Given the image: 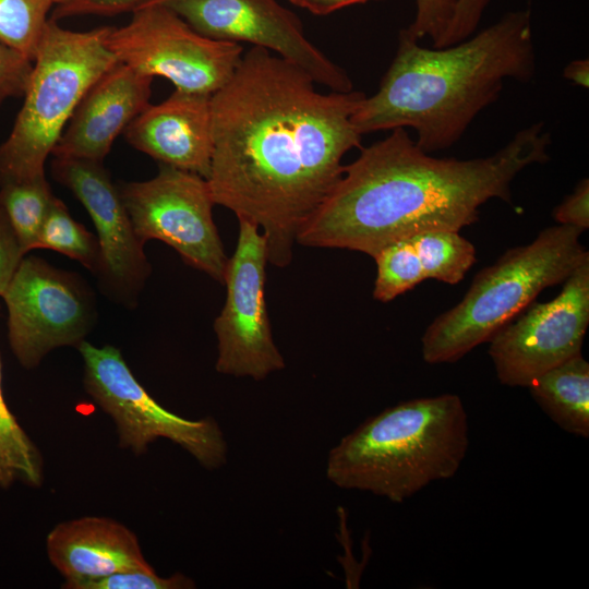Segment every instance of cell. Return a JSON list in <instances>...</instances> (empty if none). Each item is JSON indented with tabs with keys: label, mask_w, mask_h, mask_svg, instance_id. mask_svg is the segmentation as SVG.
Returning <instances> with one entry per match:
<instances>
[{
	"label": "cell",
	"mask_w": 589,
	"mask_h": 589,
	"mask_svg": "<svg viewBox=\"0 0 589 589\" xmlns=\"http://www.w3.org/2000/svg\"><path fill=\"white\" fill-rule=\"evenodd\" d=\"M304 71L252 46L212 95L215 205L262 229L268 262L285 267L297 237L361 148L351 117L359 91L321 93Z\"/></svg>",
	"instance_id": "1"
},
{
	"label": "cell",
	"mask_w": 589,
	"mask_h": 589,
	"mask_svg": "<svg viewBox=\"0 0 589 589\" xmlns=\"http://www.w3.org/2000/svg\"><path fill=\"white\" fill-rule=\"evenodd\" d=\"M543 122L520 129L503 147L472 159L437 158L407 130L361 147L300 230L308 247L348 249L372 257L389 243L433 230L459 231L492 199L510 203V184L525 168L549 161Z\"/></svg>",
	"instance_id": "2"
},
{
	"label": "cell",
	"mask_w": 589,
	"mask_h": 589,
	"mask_svg": "<svg viewBox=\"0 0 589 589\" xmlns=\"http://www.w3.org/2000/svg\"><path fill=\"white\" fill-rule=\"evenodd\" d=\"M536 50L529 9L505 13L476 35L426 48L399 31L397 50L377 91L351 117L361 134L411 128L426 153L455 145L495 103L507 80L530 82Z\"/></svg>",
	"instance_id": "3"
},
{
	"label": "cell",
	"mask_w": 589,
	"mask_h": 589,
	"mask_svg": "<svg viewBox=\"0 0 589 589\" xmlns=\"http://www.w3.org/2000/svg\"><path fill=\"white\" fill-rule=\"evenodd\" d=\"M469 446L459 396L416 398L366 419L328 453L326 477L336 486L402 503L456 474Z\"/></svg>",
	"instance_id": "4"
},
{
	"label": "cell",
	"mask_w": 589,
	"mask_h": 589,
	"mask_svg": "<svg viewBox=\"0 0 589 589\" xmlns=\"http://www.w3.org/2000/svg\"><path fill=\"white\" fill-rule=\"evenodd\" d=\"M584 231L568 225L548 227L521 247L507 250L474 276L460 302L438 315L422 336L429 364L453 363L490 339L545 288L564 283L589 252Z\"/></svg>",
	"instance_id": "5"
},
{
	"label": "cell",
	"mask_w": 589,
	"mask_h": 589,
	"mask_svg": "<svg viewBox=\"0 0 589 589\" xmlns=\"http://www.w3.org/2000/svg\"><path fill=\"white\" fill-rule=\"evenodd\" d=\"M111 26L71 31L45 25L24 103L0 144V184L45 176V164L88 88L119 61L106 45Z\"/></svg>",
	"instance_id": "6"
},
{
	"label": "cell",
	"mask_w": 589,
	"mask_h": 589,
	"mask_svg": "<svg viewBox=\"0 0 589 589\" xmlns=\"http://www.w3.org/2000/svg\"><path fill=\"white\" fill-rule=\"evenodd\" d=\"M83 360V386L115 422L118 445L142 455L157 438H167L191 454L204 468L227 462L228 446L213 418L189 420L160 406L139 383L113 346L77 347Z\"/></svg>",
	"instance_id": "7"
},
{
	"label": "cell",
	"mask_w": 589,
	"mask_h": 589,
	"mask_svg": "<svg viewBox=\"0 0 589 589\" xmlns=\"http://www.w3.org/2000/svg\"><path fill=\"white\" fill-rule=\"evenodd\" d=\"M106 45L119 62L144 75L207 95L230 80L243 55L239 43L200 34L159 2L137 8L127 25L111 27Z\"/></svg>",
	"instance_id": "8"
},
{
	"label": "cell",
	"mask_w": 589,
	"mask_h": 589,
	"mask_svg": "<svg viewBox=\"0 0 589 589\" xmlns=\"http://www.w3.org/2000/svg\"><path fill=\"white\" fill-rule=\"evenodd\" d=\"M1 297L11 350L28 370L56 348H77L97 318L95 296L86 281L35 255L23 257Z\"/></svg>",
	"instance_id": "9"
},
{
	"label": "cell",
	"mask_w": 589,
	"mask_h": 589,
	"mask_svg": "<svg viewBox=\"0 0 589 589\" xmlns=\"http://www.w3.org/2000/svg\"><path fill=\"white\" fill-rule=\"evenodd\" d=\"M137 238L171 247L188 265L224 284L229 257L213 219L207 180L159 164L145 181L117 183Z\"/></svg>",
	"instance_id": "10"
},
{
	"label": "cell",
	"mask_w": 589,
	"mask_h": 589,
	"mask_svg": "<svg viewBox=\"0 0 589 589\" xmlns=\"http://www.w3.org/2000/svg\"><path fill=\"white\" fill-rule=\"evenodd\" d=\"M267 262L264 233L256 225L239 220L237 247L224 279L226 300L214 322L215 368L220 374L261 381L285 368L273 340L264 298Z\"/></svg>",
	"instance_id": "11"
},
{
	"label": "cell",
	"mask_w": 589,
	"mask_h": 589,
	"mask_svg": "<svg viewBox=\"0 0 589 589\" xmlns=\"http://www.w3.org/2000/svg\"><path fill=\"white\" fill-rule=\"evenodd\" d=\"M491 339L489 354L498 381L528 387L550 369L580 354L589 325V257L551 301L530 303Z\"/></svg>",
	"instance_id": "12"
},
{
	"label": "cell",
	"mask_w": 589,
	"mask_h": 589,
	"mask_svg": "<svg viewBox=\"0 0 589 589\" xmlns=\"http://www.w3.org/2000/svg\"><path fill=\"white\" fill-rule=\"evenodd\" d=\"M200 34L226 41L250 43L294 64L316 84L334 92H350L347 72L304 35L298 16L276 0H153ZM149 3V2H148Z\"/></svg>",
	"instance_id": "13"
},
{
	"label": "cell",
	"mask_w": 589,
	"mask_h": 589,
	"mask_svg": "<svg viewBox=\"0 0 589 589\" xmlns=\"http://www.w3.org/2000/svg\"><path fill=\"white\" fill-rule=\"evenodd\" d=\"M51 172L82 203L94 223L99 244L96 276L103 294L117 304L134 309L152 266L117 183L103 161L53 157Z\"/></svg>",
	"instance_id": "14"
},
{
	"label": "cell",
	"mask_w": 589,
	"mask_h": 589,
	"mask_svg": "<svg viewBox=\"0 0 589 589\" xmlns=\"http://www.w3.org/2000/svg\"><path fill=\"white\" fill-rule=\"evenodd\" d=\"M151 76L118 62L88 88L52 151L56 158L103 161L151 103Z\"/></svg>",
	"instance_id": "15"
},
{
	"label": "cell",
	"mask_w": 589,
	"mask_h": 589,
	"mask_svg": "<svg viewBox=\"0 0 589 589\" xmlns=\"http://www.w3.org/2000/svg\"><path fill=\"white\" fill-rule=\"evenodd\" d=\"M125 141L159 164L207 179L214 151L212 95L175 91L127 127Z\"/></svg>",
	"instance_id": "16"
},
{
	"label": "cell",
	"mask_w": 589,
	"mask_h": 589,
	"mask_svg": "<svg viewBox=\"0 0 589 589\" xmlns=\"http://www.w3.org/2000/svg\"><path fill=\"white\" fill-rule=\"evenodd\" d=\"M46 550L65 589L121 572L154 570L135 533L107 517L85 516L56 525Z\"/></svg>",
	"instance_id": "17"
},
{
	"label": "cell",
	"mask_w": 589,
	"mask_h": 589,
	"mask_svg": "<svg viewBox=\"0 0 589 589\" xmlns=\"http://www.w3.org/2000/svg\"><path fill=\"white\" fill-rule=\"evenodd\" d=\"M532 398L562 430L589 436V363L577 354L538 376L528 386Z\"/></svg>",
	"instance_id": "18"
},
{
	"label": "cell",
	"mask_w": 589,
	"mask_h": 589,
	"mask_svg": "<svg viewBox=\"0 0 589 589\" xmlns=\"http://www.w3.org/2000/svg\"><path fill=\"white\" fill-rule=\"evenodd\" d=\"M55 199L46 176L0 184V206L25 254L35 250L37 238Z\"/></svg>",
	"instance_id": "19"
},
{
	"label": "cell",
	"mask_w": 589,
	"mask_h": 589,
	"mask_svg": "<svg viewBox=\"0 0 589 589\" xmlns=\"http://www.w3.org/2000/svg\"><path fill=\"white\" fill-rule=\"evenodd\" d=\"M1 382L0 360V488L9 489L17 481L39 488L44 481L43 456L9 409Z\"/></svg>",
	"instance_id": "20"
},
{
	"label": "cell",
	"mask_w": 589,
	"mask_h": 589,
	"mask_svg": "<svg viewBox=\"0 0 589 589\" xmlns=\"http://www.w3.org/2000/svg\"><path fill=\"white\" fill-rule=\"evenodd\" d=\"M408 239L418 254L425 278L455 285L476 262L473 244L459 231H425Z\"/></svg>",
	"instance_id": "21"
},
{
	"label": "cell",
	"mask_w": 589,
	"mask_h": 589,
	"mask_svg": "<svg viewBox=\"0 0 589 589\" xmlns=\"http://www.w3.org/2000/svg\"><path fill=\"white\" fill-rule=\"evenodd\" d=\"M35 249H49L77 261L96 275L99 265L97 237L73 219L67 206L55 199Z\"/></svg>",
	"instance_id": "22"
},
{
	"label": "cell",
	"mask_w": 589,
	"mask_h": 589,
	"mask_svg": "<svg viewBox=\"0 0 589 589\" xmlns=\"http://www.w3.org/2000/svg\"><path fill=\"white\" fill-rule=\"evenodd\" d=\"M55 0H0V41L34 61Z\"/></svg>",
	"instance_id": "23"
},
{
	"label": "cell",
	"mask_w": 589,
	"mask_h": 589,
	"mask_svg": "<svg viewBox=\"0 0 589 589\" xmlns=\"http://www.w3.org/2000/svg\"><path fill=\"white\" fill-rule=\"evenodd\" d=\"M373 259L377 267L373 297L381 302H389L426 279L408 238L387 244Z\"/></svg>",
	"instance_id": "24"
},
{
	"label": "cell",
	"mask_w": 589,
	"mask_h": 589,
	"mask_svg": "<svg viewBox=\"0 0 589 589\" xmlns=\"http://www.w3.org/2000/svg\"><path fill=\"white\" fill-rule=\"evenodd\" d=\"M195 582L181 573L161 577L154 570H128L86 581L77 589H190Z\"/></svg>",
	"instance_id": "25"
},
{
	"label": "cell",
	"mask_w": 589,
	"mask_h": 589,
	"mask_svg": "<svg viewBox=\"0 0 589 589\" xmlns=\"http://www.w3.org/2000/svg\"><path fill=\"white\" fill-rule=\"evenodd\" d=\"M416 16L402 28L410 37L420 40L429 37L436 48L448 28L457 0H414Z\"/></svg>",
	"instance_id": "26"
},
{
	"label": "cell",
	"mask_w": 589,
	"mask_h": 589,
	"mask_svg": "<svg viewBox=\"0 0 589 589\" xmlns=\"http://www.w3.org/2000/svg\"><path fill=\"white\" fill-rule=\"evenodd\" d=\"M32 69L33 61L0 41V107L7 99L25 94Z\"/></svg>",
	"instance_id": "27"
},
{
	"label": "cell",
	"mask_w": 589,
	"mask_h": 589,
	"mask_svg": "<svg viewBox=\"0 0 589 589\" xmlns=\"http://www.w3.org/2000/svg\"><path fill=\"white\" fill-rule=\"evenodd\" d=\"M491 0H457L448 28L436 48L448 47L472 36Z\"/></svg>",
	"instance_id": "28"
},
{
	"label": "cell",
	"mask_w": 589,
	"mask_h": 589,
	"mask_svg": "<svg viewBox=\"0 0 589 589\" xmlns=\"http://www.w3.org/2000/svg\"><path fill=\"white\" fill-rule=\"evenodd\" d=\"M153 0H71L59 4L51 19H61L82 15L112 16L124 12H133L137 8Z\"/></svg>",
	"instance_id": "29"
},
{
	"label": "cell",
	"mask_w": 589,
	"mask_h": 589,
	"mask_svg": "<svg viewBox=\"0 0 589 589\" xmlns=\"http://www.w3.org/2000/svg\"><path fill=\"white\" fill-rule=\"evenodd\" d=\"M560 225L577 227L585 231L589 227V180H580L574 191L553 211Z\"/></svg>",
	"instance_id": "30"
},
{
	"label": "cell",
	"mask_w": 589,
	"mask_h": 589,
	"mask_svg": "<svg viewBox=\"0 0 589 589\" xmlns=\"http://www.w3.org/2000/svg\"><path fill=\"white\" fill-rule=\"evenodd\" d=\"M24 256L19 239L0 206V297Z\"/></svg>",
	"instance_id": "31"
},
{
	"label": "cell",
	"mask_w": 589,
	"mask_h": 589,
	"mask_svg": "<svg viewBox=\"0 0 589 589\" xmlns=\"http://www.w3.org/2000/svg\"><path fill=\"white\" fill-rule=\"evenodd\" d=\"M369 1L376 0H290L293 5L305 9L315 15H327L346 7Z\"/></svg>",
	"instance_id": "32"
},
{
	"label": "cell",
	"mask_w": 589,
	"mask_h": 589,
	"mask_svg": "<svg viewBox=\"0 0 589 589\" xmlns=\"http://www.w3.org/2000/svg\"><path fill=\"white\" fill-rule=\"evenodd\" d=\"M563 76L574 85L582 88L589 86V60L577 59L569 62L563 71Z\"/></svg>",
	"instance_id": "33"
},
{
	"label": "cell",
	"mask_w": 589,
	"mask_h": 589,
	"mask_svg": "<svg viewBox=\"0 0 589 589\" xmlns=\"http://www.w3.org/2000/svg\"><path fill=\"white\" fill-rule=\"evenodd\" d=\"M69 1H71V0H55V4H56V5H59V4L67 3V2H69Z\"/></svg>",
	"instance_id": "34"
}]
</instances>
